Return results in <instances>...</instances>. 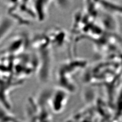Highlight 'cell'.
<instances>
[{
  "label": "cell",
  "instance_id": "6da1fadb",
  "mask_svg": "<svg viewBox=\"0 0 122 122\" xmlns=\"http://www.w3.org/2000/svg\"><path fill=\"white\" fill-rule=\"evenodd\" d=\"M50 46L39 49V60L38 66V73L40 80L46 81L50 77L52 62Z\"/></svg>",
  "mask_w": 122,
  "mask_h": 122
},
{
  "label": "cell",
  "instance_id": "7a4b0ae2",
  "mask_svg": "<svg viewBox=\"0 0 122 122\" xmlns=\"http://www.w3.org/2000/svg\"><path fill=\"white\" fill-rule=\"evenodd\" d=\"M68 92L59 87L51 92L50 102L54 111L59 113L65 107L68 98Z\"/></svg>",
  "mask_w": 122,
  "mask_h": 122
},
{
  "label": "cell",
  "instance_id": "3957f363",
  "mask_svg": "<svg viewBox=\"0 0 122 122\" xmlns=\"http://www.w3.org/2000/svg\"><path fill=\"white\" fill-rule=\"evenodd\" d=\"M51 2L52 1L49 0H35L31 1L35 18L40 22H43L47 19L48 8Z\"/></svg>",
  "mask_w": 122,
  "mask_h": 122
},
{
  "label": "cell",
  "instance_id": "277c9868",
  "mask_svg": "<svg viewBox=\"0 0 122 122\" xmlns=\"http://www.w3.org/2000/svg\"><path fill=\"white\" fill-rule=\"evenodd\" d=\"M26 42L23 36H18L11 40L7 45L6 53L7 54H19L25 48Z\"/></svg>",
  "mask_w": 122,
  "mask_h": 122
},
{
  "label": "cell",
  "instance_id": "5b68a950",
  "mask_svg": "<svg viewBox=\"0 0 122 122\" xmlns=\"http://www.w3.org/2000/svg\"><path fill=\"white\" fill-rule=\"evenodd\" d=\"M15 25V21L10 17L0 20V44L9 35Z\"/></svg>",
  "mask_w": 122,
  "mask_h": 122
}]
</instances>
